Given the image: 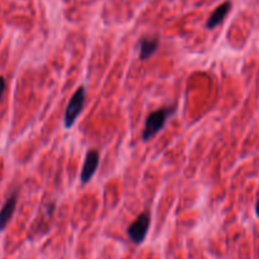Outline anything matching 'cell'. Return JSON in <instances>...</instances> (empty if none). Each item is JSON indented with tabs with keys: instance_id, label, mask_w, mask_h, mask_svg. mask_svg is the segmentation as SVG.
I'll return each mask as SVG.
<instances>
[{
	"instance_id": "6da1fadb",
	"label": "cell",
	"mask_w": 259,
	"mask_h": 259,
	"mask_svg": "<svg viewBox=\"0 0 259 259\" xmlns=\"http://www.w3.org/2000/svg\"><path fill=\"white\" fill-rule=\"evenodd\" d=\"M174 109L172 108H163L158 109V110L153 111V113L149 114L146 119V124H144L143 134H142V138L143 141H148L152 137L156 136L159 131L164 126L167 119L171 115Z\"/></svg>"
},
{
	"instance_id": "7a4b0ae2",
	"label": "cell",
	"mask_w": 259,
	"mask_h": 259,
	"mask_svg": "<svg viewBox=\"0 0 259 259\" xmlns=\"http://www.w3.org/2000/svg\"><path fill=\"white\" fill-rule=\"evenodd\" d=\"M85 96H86V90L83 86H81L77 91L72 95V98L70 99L67 104V108L65 111V128H71V126L75 124L76 119L80 115V113L82 111L83 103H85Z\"/></svg>"
},
{
	"instance_id": "3957f363",
	"label": "cell",
	"mask_w": 259,
	"mask_h": 259,
	"mask_svg": "<svg viewBox=\"0 0 259 259\" xmlns=\"http://www.w3.org/2000/svg\"><path fill=\"white\" fill-rule=\"evenodd\" d=\"M149 225H151V217L147 212H142L128 228V237L134 244H141L147 237Z\"/></svg>"
},
{
	"instance_id": "277c9868",
	"label": "cell",
	"mask_w": 259,
	"mask_h": 259,
	"mask_svg": "<svg viewBox=\"0 0 259 259\" xmlns=\"http://www.w3.org/2000/svg\"><path fill=\"white\" fill-rule=\"evenodd\" d=\"M99 161H100V154L96 149H91L86 153L85 157V162H83L82 166V171H81V182L82 184H86L91 180V177L95 175L96 169H98L99 166Z\"/></svg>"
},
{
	"instance_id": "5b68a950",
	"label": "cell",
	"mask_w": 259,
	"mask_h": 259,
	"mask_svg": "<svg viewBox=\"0 0 259 259\" xmlns=\"http://www.w3.org/2000/svg\"><path fill=\"white\" fill-rule=\"evenodd\" d=\"M159 47L158 37H143L139 40V57L142 61L148 60L157 52Z\"/></svg>"
},
{
	"instance_id": "8992f818",
	"label": "cell",
	"mask_w": 259,
	"mask_h": 259,
	"mask_svg": "<svg viewBox=\"0 0 259 259\" xmlns=\"http://www.w3.org/2000/svg\"><path fill=\"white\" fill-rule=\"evenodd\" d=\"M15 207H17V196L14 194L5 201L2 210H0V232H3L7 228L8 223L10 222L12 217L14 215Z\"/></svg>"
},
{
	"instance_id": "52a82bcc",
	"label": "cell",
	"mask_w": 259,
	"mask_h": 259,
	"mask_svg": "<svg viewBox=\"0 0 259 259\" xmlns=\"http://www.w3.org/2000/svg\"><path fill=\"white\" fill-rule=\"evenodd\" d=\"M230 8H232V3L230 2H225L223 3L222 5H219V7L212 12V14L210 15L209 19H207L206 28H209V29H214L215 27H218V25L224 20V18L227 17Z\"/></svg>"
},
{
	"instance_id": "ba28073f",
	"label": "cell",
	"mask_w": 259,
	"mask_h": 259,
	"mask_svg": "<svg viewBox=\"0 0 259 259\" xmlns=\"http://www.w3.org/2000/svg\"><path fill=\"white\" fill-rule=\"evenodd\" d=\"M4 90H5V80L3 76H0V100H2V96L3 94H4Z\"/></svg>"
},
{
	"instance_id": "9c48e42d",
	"label": "cell",
	"mask_w": 259,
	"mask_h": 259,
	"mask_svg": "<svg viewBox=\"0 0 259 259\" xmlns=\"http://www.w3.org/2000/svg\"><path fill=\"white\" fill-rule=\"evenodd\" d=\"M255 214H257V217L259 218V200H258L257 205H255Z\"/></svg>"
}]
</instances>
